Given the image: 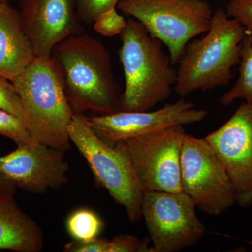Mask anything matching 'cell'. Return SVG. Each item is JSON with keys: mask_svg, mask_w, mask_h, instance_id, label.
Returning a JSON list of instances; mask_svg holds the SVG:
<instances>
[{"mask_svg": "<svg viewBox=\"0 0 252 252\" xmlns=\"http://www.w3.org/2000/svg\"><path fill=\"white\" fill-rule=\"evenodd\" d=\"M59 64L64 92L74 114L122 111V91L103 43L83 33L55 46L51 55Z\"/></svg>", "mask_w": 252, "mask_h": 252, "instance_id": "cell-1", "label": "cell"}, {"mask_svg": "<svg viewBox=\"0 0 252 252\" xmlns=\"http://www.w3.org/2000/svg\"><path fill=\"white\" fill-rule=\"evenodd\" d=\"M118 51L125 77L122 111L147 112L170 98L177 81V69L162 43L131 18L121 33Z\"/></svg>", "mask_w": 252, "mask_h": 252, "instance_id": "cell-2", "label": "cell"}, {"mask_svg": "<svg viewBox=\"0 0 252 252\" xmlns=\"http://www.w3.org/2000/svg\"><path fill=\"white\" fill-rule=\"evenodd\" d=\"M245 28L222 9L212 15L209 31L187 44L179 61L174 91L185 97L195 91L228 85L239 64Z\"/></svg>", "mask_w": 252, "mask_h": 252, "instance_id": "cell-3", "label": "cell"}, {"mask_svg": "<svg viewBox=\"0 0 252 252\" xmlns=\"http://www.w3.org/2000/svg\"><path fill=\"white\" fill-rule=\"evenodd\" d=\"M12 83L22 101L33 141L69 149L68 127L74 112L55 60L51 56L36 57Z\"/></svg>", "mask_w": 252, "mask_h": 252, "instance_id": "cell-4", "label": "cell"}, {"mask_svg": "<svg viewBox=\"0 0 252 252\" xmlns=\"http://www.w3.org/2000/svg\"><path fill=\"white\" fill-rule=\"evenodd\" d=\"M68 134L89 163L95 182L125 207L129 221L137 223L142 217L144 192L122 142L111 143L99 137L84 114H74Z\"/></svg>", "mask_w": 252, "mask_h": 252, "instance_id": "cell-5", "label": "cell"}, {"mask_svg": "<svg viewBox=\"0 0 252 252\" xmlns=\"http://www.w3.org/2000/svg\"><path fill=\"white\" fill-rule=\"evenodd\" d=\"M117 8L166 46L173 65L190 41L209 31L214 13L206 0H121Z\"/></svg>", "mask_w": 252, "mask_h": 252, "instance_id": "cell-6", "label": "cell"}, {"mask_svg": "<svg viewBox=\"0 0 252 252\" xmlns=\"http://www.w3.org/2000/svg\"><path fill=\"white\" fill-rule=\"evenodd\" d=\"M181 175L183 191L201 211L217 216L235 203L229 176L205 138L186 133L181 149Z\"/></svg>", "mask_w": 252, "mask_h": 252, "instance_id": "cell-7", "label": "cell"}, {"mask_svg": "<svg viewBox=\"0 0 252 252\" xmlns=\"http://www.w3.org/2000/svg\"><path fill=\"white\" fill-rule=\"evenodd\" d=\"M195 203L184 191H146L142 217L152 243V252H176L196 245L205 226Z\"/></svg>", "mask_w": 252, "mask_h": 252, "instance_id": "cell-8", "label": "cell"}, {"mask_svg": "<svg viewBox=\"0 0 252 252\" xmlns=\"http://www.w3.org/2000/svg\"><path fill=\"white\" fill-rule=\"evenodd\" d=\"M185 135L178 125L121 141L144 192L183 191L181 149Z\"/></svg>", "mask_w": 252, "mask_h": 252, "instance_id": "cell-9", "label": "cell"}, {"mask_svg": "<svg viewBox=\"0 0 252 252\" xmlns=\"http://www.w3.org/2000/svg\"><path fill=\"white\" fill-rule=\"evenodd\" d=\"M234 188L235 203L252 205V104L244 102L221 127L205 137Z\"/></svg>", "mask_w": 252, "mask_h": 252, "instance_id": "cell-10", "label": "cell"}, {"mask_svg": "<svg viewBox=\"0 0 252 252\" xmlns=\"http://www.w3.org/2000/svg\"><path fill=\"white\" fill-rule=\"evenodd\" d=\"M17 146L11 153L0 157V173L17 188L43 193L67 184L65 151L40 142Z\"/></svg>", "mask_w": 252, "mask_h": 252, "instance_id": "cell-11", "label": "cell"}, {"mask_svg": "<svg viewBox=\"0 0 252 252\" xmlns=\"http://www.w3.org/2000/svg\"><path fill=\"white\" fill-rule=\"evenodd\" d=\"M207 111L195 108L193 102L182 97L154 112H121L87 117L94 132L107 142L114 143L150 133L173 126H185L203 121Z\"/></svg>", "mask_w": 252, "mask_h": 252, "instance_id": "cell-12", "label": "cell"}, {"mask_svg": "<svg viewBox=\"0 0 252 252\" xmlns=\"http://www.w3.org/2000/svg\"><path fill=\"white\" fill-rule=\"evenodd\" d=\"M23 30L36 57L51 56L55 46L84 33L76 0H18Z\"/></svg>", "mask_w": 252, "mask_h": 252, "instance_id": "cell-13", "label": "cell"}, {"mask_svg": "<svg viewBox=\"0 0 252 252\" xmlns=\"http://www.w3.org/2000/svg\"><path fill=\"white\" fill-rule=\"evenodd\" d=\"M19 12L9 1L0 4V77L13 81L36 59Z\"/></svg>", "mask_w": 252, "mask_h": 252, "instance_id": "cell-14", "label": "cell"}, {"mask_svg": "<svg viewBox=\"0 0 252 252\" xmlns=\"http://www.w3.org/2000/svg\"><path fill=\"white\" fill-rule=\"evenodd\" d=\"M44 240L39 225L20 208L13 195H0V250L39 252Z\"/></svg>", "mask_w": 252, "mask_h": 252, "instance_id": "cell-15", "label": "cell"}, {"mask_svg": "<svg viewBox=\"0 0 252 252\" xmlns=\"http://www.w3.org/2000/svg\"><path fill=\"white\" fill-rule=\"evenodd\" d=\"M239 77L234 86L222 94L220 102L229 106L238 99L252 104V41L245 36L240 54Z\"/></svg>", "mask_w": 252, "mask_h": 252, "instance_id": "cell-16", "label": "cell"}, {"mask_svg": "<svg viewBox=\"0 0 252 252\" xmlns=\"http://www.w3.org/2000/svg\"><path fill=\"white\" fill-rule=\"evenodd\" d=\"M104 224L94 210L79 208L72 212L66 220L68 234L74 240L86 241L99 237Z\"/></svg>", "mask_w": 252, "mask_h": 252, "instance_id": "cell-17", "label": "cell"}, {"mask_svg": "<svg viewBox=\"0 0 252 252\" xmlns=\"http://www.w3.org/2000/svg\"><path fill=\"white\" fill-rule=\"evenodd\" d=\"M0 135L14 141L17 145L34 142L26 123L14 114L1 109Z\"/></svg>", "mask_w": 252, "mask_h": 252, "instance_id": "cell-18", "label": "cell"}, {"mask_svg": "<svg viewBox=\"0 0 252 252\" xmlns=\"http://www.w3.org/2000/svg\"><path fill=\"white\" fill-rule=\"evenodd\" d=\"M0 109L14 114L26 123L28 119L22 101L12 81L0 77Z\"/></svg>", "mask_w": 252, "mask_h": 252, "instance_id": "cell-19", "label": "cell"}, {"mask_svg": "<svg viewBox=\"0 0 252 252\" xmlns=\"http://www.w3.org/2000/svg\"><path fill=\"white\" fill-rule=\"evenodd\" d=\"M117 7L112 8L99 15L93 24L94 31L107 37L120 35L125 29L127 21L118 13Z\"/></svg>", "mask_w": 252, "mask_h": 252, "instance_id": "cell-20", "label": "cell"}, {"mask_svg": "<svg viewBox=\"0 0 252 252\" xmlns=\"http://www.w3.org/2000/svg\"><path fill=\"white\" fill-rule=\"evenodd\" d=\"M121 0H76L78 15L81 22L86 25L94 23L104 11L117 7Z\"/></svg>", "mask_w": 252, "mask_h": 252, "instance_id": "cell-21", "label": "cell"}, {"mask_svg": "<svg viewBox=\"0 0 252 252\" xmlns=\"http://www.w3.org/2000/svg\"><path fill=\"white\" fill-rule=\"evenodd\" d=\"M225 12L243 26L245 36L252 41V0H230Z\"/></svg>", "mask_w": 252, "mask_h": 252, "instance_id": "cell-22", "label": "cell"}, {"mask_svg": "<svg viewBox=\"0 0 252 252\" xmlns=\"http://www.w3.org/2000/svg\"><path fill=\"white\" fill-rule=\"evenodd\" d=\"M150 252V249L147 243L130 235H119L109 241L108 252Z\"/></svg>", "mask_w": 252, "mask_h": 252, "instance_id": "cell-23", "label": "cell"}, {"mask_svg": "<svg viewBox=\"0 0 252 252\" xmlns=\"http://www.w3.org/2000/svg\"><path fill=\"white\" fill-rule=\"evenodd\" d=\"M109 240L97 238L86 241L73 240L64 245L66 252H108Z\"/></svg>", "mask_w": 252, "mask_h": 252, "instance_id": "cell-24", "label": "cell"}, {"mask_svg": "<svg viewBox=\"0 0 252 252\" xmlns=\"http://www.w3.org/2000/svg\"><path fill=\"white\" fill-rule=\"evenodd\" d=\"M17 187L11 181L0 173V195H13L14 196Z\"/></svg>", "mask_w": 252, "mask_h": 252, "instance_id": "cell-25", "label": "cell"}, {"mask_svg": "<svg viewBox=\"0 0 252 252\" xmlns=\"http://www.w3.org/2000/svg\"><path fill=\"white\" fill-rule=\"evenodd\" d=\"M6 1H9V0H0V4L3 2H6Z\"/></svg>", "mask_w": 252, "mask_h": 252, "instance_id": "cell-26", "label": "cell"}, {"mask_svg": "<svg viewBox=\"0 0 252 252\" xmlns=\"http://www.w3.org/2000/svg\"><path fill=\"white\" fill-rule=\"evenodd\" d=\"M248 244L252 246V240H250V241H248Z\"/></svg>", "mask_w": 252, "mask_h": 252, "instance_id": "cell-27", "label": "cell"}]
</instances>
